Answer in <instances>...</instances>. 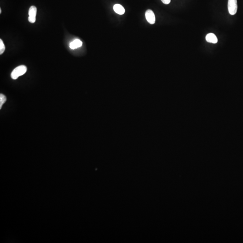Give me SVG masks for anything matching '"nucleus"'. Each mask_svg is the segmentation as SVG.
Segmentation results:
<instances>
[{"instance_id":"1","label":"nucleus","mask_w":243,"mask_h":243,"mask_svg":"<svg viewBox=\"0 0 243 243\" xmlns=\"http://www.w3.org/2000/svg\"><path fill=\"white\" fill-rule=\"evenodd\" d=\"M27 70V68L24 65L17 67L13 70L11 74V77L13 79H17L19 77L24 75Z\"/></svg>"},{"instance_id":"2","label":"nucleus","mask_w":243,"mask_h":243,"mask_svg":"<svg viewBox=\"0 0 243 243\" xmlns=\"http://www.w3.org/2000/svg\"><path fill=\"white\" fill-rule=\"evenodd\" d=\"M237 0H228V9L230 15H235L237 12Z\"/></svg>"},{"instance_id":"3","label":"nucleus","mask_w":243,"mask_h":243,"mask_svg":"<svg viewBox=\"0 0 243 243\" xmlns=\"http://www.w3.org/2000/svg\"><path fill=\"white\" fill-rule=\"evenodd\" d=\"M37 9L36 6H32L29 8L28 10V20L29 22L31 23H34L36 21V17L37 15Z\"/></svg>"},{"instance_id":"4","label":"nucleus","mask_w":243,"mask_h":243,"mask_svg":"<svg viewBox=\"0 0 243 243\" xmlns=\"http://www.w3.org/2000/svg\"><path fill=\"white\" fill-rule=\"evenodd\" d=\"M145 18L149 23L153 24L155 22V16L154 12L151 9H149L146 10L145 14Z\"/></svg>"},{"instance_id":"5","label":"nucleus","mask_w":243,"mask_h":243,"mask_svg":"<svg viewBox=\"0 0 243 243\" xmlns=\"http://www.w3.org/2000/svg\"><path fill=\"white\" fill-rule=\"evenodd\" d=\"M206 40L208 42L216 44L218 42V39L215 34L213 33H208L206 37Z\"/></svg>"},{"instance_id":"6","label":"nucleus","mask_w":243,"mask_h":243,"mask_svg":"<svg viewBox=\"0 0 243 243\" xmlns=\"http://www.w3.org/2000/svg\"><path fill=\"white\" fill-rule=\"evenodd\" d=\"M113 10L115 13L119 15H123L125 12V10L124 7L120 4H115L113 6Z\"/></svg>"},{"instance_id":"7","label":"nucleus","mask_w":243,"mask_h":243,"mask_svg":"<svg viewBox=\"0 0 243 243\" xmlns=\"http://www.w3.org/2000/svg\"><path fill=\"white\" fill-rule=\"evenodd\" d=\"M82 44H83V42L82 41L79 39H76L72 42L70 43L69 47L72 49L74 50L81 47Z\"/></svg>"},{"instance_id":"8","label":"nucleus","mask_w":243,"mask_h":243,"mask_svg":"<svg viewBox=\"0 0 243 243\" xmlns=\"http://www.w3.org/2000/svg\"><path fill=\"white\" fill-rule=\"evenodd\" d=\"M6 101V97L3 94H0V109H2V105Z\"/></svg>"},{"instance_id":"9","label":"nucleus","mask_w":243,"mask_h":243,"mask_svg":"<svg viewBox=\"0 0 243 243\" xmlns=\"http://www.w3.org/2000/svg\"><path fill=\"white\" fill-rule=\"evenodd\" d=\"M5 50V46L2 39H0V54L2 55Z\"/></svg>"},{"instance_id":"10","label":"nucleus","mask_w":243,"mask_h":243,"mask_svg":"<svg viewBox=\"0 0 243 243\" xmlns=\"http://www.w3.org/2000/svg\"><path fill=\"white\" fill-rule=\"evenodd\" d=\"M162 2L166 5H168L170 3L171 0H161Z\"/></svg>"},{"instance_id":"11","label":"nucleus","mask_w":243,"mask_h":243,"mask_svg":"<svg viewBox=\"0 0 243 243\" xmlns=\"http://www.w3.org/2000/svg\"><path fill=\"white\" fill-rule=\"evenodd\" d=\"M1 13H2V9H0V14H1Z\"/></svg>"}]
</instances>
